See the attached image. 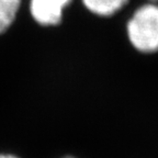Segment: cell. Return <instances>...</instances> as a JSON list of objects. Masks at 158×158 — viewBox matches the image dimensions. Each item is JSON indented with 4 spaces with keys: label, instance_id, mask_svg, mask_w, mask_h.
<instances>
[{
    "label": "cell",
    "instance_id": "4",
    "mask_svg": "<svg viewBox=\"0 0 158 158\" xmlns=\"http://www.w3.org/2000/svg\"><path fill=\"white\" fill-rule=\"evenodd\" d=\"M25 0H0V35L15 23Z\"/></svg>",
    "mask_w": 158,
    "mask_h": 158
},
{
    "label": "cell",
    "instance_id": "1",
    "mask_svg": "<svg viewBox=\"0 0 158 158\" xmlns=\"http://www.w3.org/2000/svg\"><path fill=\"white\" fill-rule=\"evenodd\" d=\"M128 42L138 52H158V2L145 1L134 9L125 24Z\"/></svg>",
    "mask_w": 158,
    "mask_h": 158
},
{
    "label": "cell",
    "instance_id": "2",
    "mask_svg": "<svg viewBox=\"0 0 158 158\" xmlns=\"http://www.w3.org/2000/svg\"><path fill=\"white\" fill-rule=\"evenodd\" d=\"M75 0H25L31 19L40 27H57Z\"/></svg>",
    "mask_w": 158,
    "mask_h": 158
},
{
    "label": "cell",
    "instance_id": "6",
    "mask_svg": "<svg viewBox=\"0 0 158 158\" xmlns=\"http://www.w3.org/2000/svg\"><path fill=\"white\" fill-rule=\"evenodd\" d=\"M145 1H153V2H158V0H145Z\"/></svg>",
    "mask_w": 158,
    "mask_h": 158
},
{
    "label": "cell",
    "instance_id": "5",
    "mask_svg": "<svg viewBox=\"0 0 158 158\" xmlns=\"http://www.w3.org/2000/svg\"><path fill=\"white\" fill-rule=\"evenodd\" d=\"M0 158H20L12 154H0Z\"/></svg>",
    "mask_w": 158,
    "mask_h": 158
},
{
    "label": "cell",
    "instance_id": "3",
    "mask_svg": "<svg viewBox=\"0 0 158 158\" xmlns=\"http://www.w3.org/2000/svg\"><path fill=\"white\" fill-rule=\"evenodd\" d=\"M82 7L91 15L100 18H111L121 12L130 0H80Z\"/></svg>",
    "mask_w": 158,
    "mask_h": 158
},
{
    "label": "cell",
    "instance_id": "7",
    "mask_svg": "<svg viewBox=\"0 0 158 158\" xmlns=\"http://www.w3.org/2000/svg\"><path fill=\"white\" fill-rule=\"evenodd\" d=\"M63 158H76V157H73V156H66V157H63Z\"/></svg>",
    "mask_w": 158,
    "mask_h": 158
}]
</instances>
